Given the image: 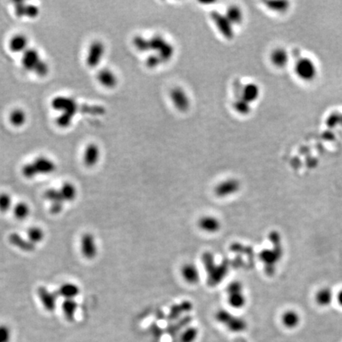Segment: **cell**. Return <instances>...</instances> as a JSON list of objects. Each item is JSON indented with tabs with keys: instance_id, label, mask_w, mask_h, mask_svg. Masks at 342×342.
Instances as JSON below:
<instances>
[{
	"instance_id": "cell-1",
	"label": "cell",
	"mask_w": 342,
	"mask_h": 342,
	"mask_svg": "<svg viewBox=\"0 0 342 342\" xmlns=\"http://www.w3.org/2000/svg\"><path fill=\"white\" fill-rule=\"evenodd\" d=\"M202 260L204 261V266L206 268L208 284H210L211 286H216V284H218L223 280L224 276H226L228 271L227 266L215 263L214 257L211 253H205L203 256Z\"/></svg>"
},
{
	"instance_id": "cell-2",
	"label": "cell",
	"mask_w": 342,
	"mask_h": 342,
	"mask_svg": "<svg viewBox=\"0 0 342 342\" xmlns=\"http://www.w3.org/2000/svg\"><path fill=\"white\" fill-rule=\"evenodd\" d=\"M216 321L220 324L226 326L228 330L233 333H242L247 328V323L241 317L234 315L232 313L225 310L220 309L217 310L215 314Z\"/></svg>"
},
{
	"instance_id": "cell-3",
	"label": "cell",
	"mask_w": 342,
	"mask_h": 342,
	"mask_svg": "<svg viewBox=\"0 0 342 342\" xmlns=\"http://www.w3.org/2000/svg\"><path fill=\"white\" fill-rule=\"evenodd\" d=\"M228 303L232 308L239 310L246 306V297L242 283L234 280L228 284L226 289Z\"/></svg>"
},
{
	"instance_id": "cell-4",
	"label": "cell",
	"mask_w": 342,
	"mask_h": 342,
	"mask_svg": "<svg viewBox=\"0 0 342 342\" xmlns=\"http://www.w3.org/2000/svg\"><path fill=\"white\" fill-rule=\"evenodd\" d=\"M210 16L220 34L228 40H231L234 36V26L228 20L225 14H223L217 10H212Z\"/></svg>"
},
{
	"instance_id": "cell-5",
	"label": "cell",
	"mask_w": 342,
	"mask_h": 342,
	"mask_svg": "<svg viewBox=\"0 0 342 342\" xmlns=\"http://www.w3.org/2000/svg\"><path fill=\"white\" fill-rule=\"evenodd\" d=\"M295 70L299 78L304 81H311L316 77V65L309 58L300 59L296 63Z\"/></svg>"
},
{
	"instance_id": "cell-6",
	"label": "cell",
	"mask_w": 342,
	"mask_h": 342,
	"mask_svg": "<svg viewBox=\"0 0 342 342\" xmlns=\"http://www.w3.org/2000/svg\"><path fill=\"white\" fill-rule=\"evenodd\" d=\"M241 184L236 178H228L221 181L214 188V193L219 198H226L235 194L240 190Z\"/></svg>"
},
{
	"instance_id": "cell-7",
	"label": "cell",
	"mask_w": 342,
	"mask_h": 342,
	"mask_svg": "<svg viewBox=\"0 0 342 342\" xmlns=\"http://www.w3.org/2000/svg\"><path fill=\"white\" fill-rule=\"evenodd\" d=\"M80 251L86 259L92 260L96 258L98 246L96 238L92 233L86 232L80 238Z\"/></svg>"
},
{
	"instance_id": "cell-8",
	"label": "cell",
	"mask_w": 342,
	"mask_h": 342,
	"mask_svg": "<svg viewBox=\"0 0 342 342\" xmlns=\"http://www.w3.org/2000/svg\"><path fill=\"white\" fill-rule=\"evenodd\" d=\"M170 98L172 104L179 112L186 113L190 110V97L186 90L180 86H175L171 89Z\"/></svg>"
},
{
	"instance_id": "cell-9",
	"label": "cell",
	"mask_w": 342,
	"mask_h": 342,
	"mask_svg": "<svg viewBox=\"0 0 342 342\" xmlns=\"http://www.w3.org/2000/svg\"><path fill=\"white\" fill-rule=\"evenodd\" d=\"M105 52H106L105 44L100 40H94L89 47L88 52L86 55V64L90 68H96L100 64L101 61L104 57Z\"/></svg>"
},
{
	"instance_id": "cell-10",
	"label": "cell",
	"mask_w": 342,
	"mask_h": 342,
	"mask_svg": "<svg viewBox=\"0 0 342 342\" xmlns=\"http://www.w3.org/2000/svg\"><path fill=\"white\" fill-rule=\"evenodd\" d=\"M197 227L207 234H216L221 230L222 223L218 217L213 215H204L199 218Z\"/></svg>"
},
{
	"instance_id": "cell-11",
	"label": "cell",
	"mask_w": 342,
	"mask_h": 342,
	"mask_svg": "<svg viewBox=\"0 0 342 342\" xmlns=\"http://www.w3.org/2000/svg\"><path fill=\"white\" fill-rule=\"evenodd\" d=\"M181 276L182 279L187 284L191 285H195L200 282V269L198 267L192 263V262H186L182 265L180 269Z\"/></svg>"
},
{
	"instance_id": "cell-12",
	"label": "cell",
	"mask_w": 342,
	"mask_h": 342,
	"mask_svg": "<svg viewBox=\"0 0 342 342\" xmlns=\"http://www.w3.org/2000/svg\"><path fill=\"white\" fill-rule=\"evenodd\" d=\"M52 107L55 110L62 113L74 115L78 110V105L72 98L64 96H57L52 101Z\"/></svg>"
},
{
	"instance_id": "cell-13",
	"label": "cell",
	"mask_w": 342,
	"mask_h": 342,
	"mask_svg": "<svg viewBox=\"0 0 342 342\" xmlns=\"http://www.w3.org/2000/svg\"><path fill=\"white\" fill-rule=\"evenodd\" d=\"M38 298L42 304L47 311L52 312L56 309V302H57V294L56 292H51L49 289L45 287H40L38 289Z\"/></svg>"
},
{
	"instance_id": "cell-14",
	"label": "cell",
	"mask_w": 342,
	"mask_h": 342,
	"mask_svg": "<svg viewBox=\"0 0 342 342\" xmlns=\"http://www.w3.org/2000/svg\"><path fill=\"white\" fill-rule=\"evenodd\" d=\"M100 149L95 144H90L85 148L83 154V162L85 166L89 168H92L98 164L100 159Z\"/></svg>"
},
{
	"instance_id": "cell-15",
	"label": "cell",
	"mask_w": 342,
	"mask_h": 342,
	"mask_svg": "<svg viewBox=\"0 0 342 342\" xmlns=\"http://www.w3.org/2000/svg\"><path fill=\"white\" fill-rule=\"evenodd\" d=\"M37 175L39 174H50L54 172L56 169L55 162L47 157L40 156L32 162Z\"/></svg>"
},
{
	"instance_id": "cell-16",
	"label": "cell",
	"mask_w": 342,
	"mask_h": 342,
	"mask_svg": "<svg viewBox=\"0 0 342 342\" xmlns=\"http://www.w3.org/2000/svg\"><path fill=\"white\" fill-rule=\"evenodd\" d=\"M97 78L99 83L106 88H114L118 83V78L116 75L108 68H103L99 71Z\"/></svg>"
},
{
	"instance_id": "cell-17",
	"label": "cell",
	"mask_w": 342,
	"mask_h": 342,
	"mask_svg": "<svg viewBox=\"0 0 342 342\" xmlns=\"http://www.w3.org/2000/svg\"><path fill=\"white\" fill-rule=\"evenodd\" d=\"M8 240L12 246L25 252H33L36 248V246L33 244L28 238L22 237L18 233L10 234L8 237Z\"/></svg>"
},
{
	"instance_id": "cell-18",
	"label": "cell",
	"mask_w": 342,
	"mask_h": 342,
	"mask_svg": "<svg viewBox=\"0 0 342 342\" xmlns=\"http://www.w3.org/2000/svg\"><path fill=\"white\" fill-rule=\"evenodd\" d=\"M281 323L288 330H294L300 326L301 318L296 310H288L281 315Z\"/></svg>"
},
{
	"instance_id": "cell-19",
	"label": "cell",
	"mask_w": 342,
	"mask_h": 342,
	"mask_svg": "<svg viewBox=\"0 0 342 342\" xmlns=\"http://www.w3.org/2000/svg\"><path fill=\"white\" fill-rule=\"evenodd\" d=\"M80 293V288L74 283H64L56 292L57 296L64 300H75Z\"/></svg>"
},
{
	"instance_id": "cell-20",
	"label": "cell",
	"mask_w": 342,
	"mask_h": 342,
	"mask_svg": "<svg viewBox=\"0 0 342 342\" xmlns=\"http://www.w3.org/2000/svg\"><path fill=\"white\" fill-rule=\"evenodd\" d=\"M40 60V55L38 51L34 48H29L23 53L22 65L26 70L34 71V68Z\"/></svg>"
},
{
	"instance_id": "cell-21",
	"label": "cell",
	"mask_w": 342,
	"mask_h": 342,
	"mask_svg": "<svg viewBox=\"0 0 342 342\" xmlns=\"http://www.w3.org/2000/svg\"><path fill=\"white\" fill-rule=\"evenodd\" d=\"M260 88L255 83H248L242 88L240 98L251 104L260 96Z\"/></svg>"
},
{
	"instance_id": "cell-22",
	"label": "cell",
	"mask_w": 342,
	"mask_h": 342,
	"mask_svg": "<svg viewBox=\"0 0 342 342\" xmlns=\"http://www.w3.org/2000/svg\"><path fill=\"white\" fill-rule=\"evenodd\" d=\"M28 39L23 34H17L12 37L9 42V47L11 52H22L27 50Z\"/></svg>"
},
{
	"instance_id": "cell-23",
	"label": "cell",
	"mask_w": 342,
	"mask_h": 342,
	"mask_svg": "<svg viewBox=\"0 0 342 342\" xmlns=\"http://www.w3.org/2000/svg\"><path fill=\"white\" fill-rule=\"evenodd\" d=\"M271 61L277 68H284L288 64L289 56L284 48H276L271 53Z\"/></svg>"
},
{
	"instance_id": "cell-24",
	"label": "cell",
	"mask_w": 342,
	"mask_h": 342,
	"mask_svg": "<svg viewBox=\"0 0 342 342\" xmlns=\"http://www.w3.org/2000/svg\"><path fill=\"white\" fill-rule=\"evenodd\" d=\"M225 15L234 26L240 25L244 19V14H243L242 8L236 5L229 6L227 9Z\"/></svg>"
},
{
	"instance_id": "cell-25",
	"label": "cell",
	"mask_w": 342,
	"mask_h": 342,
	"mask_svg": "<svg viewBox=\"0 0 342 342\" xmlns=\"http://www.w3.org/2000/svg\"><path fill=\"white\" fill-rule=\"evenodd\" d=\"M59 190L65 203L72 202L77 198V194H78L77 188L71 182H65Z\"/></svg>"
},
{
	"instance_id": "cell-26",
	"label": "cell",
	"mask_w": 342,
	"mask_h": 342,
	"mask_svg": "<svg viewBox=\"0 0 342 342\" xmlns=\"http://www.w3.org/2000/svg\"><path fill=\"white\" fill-rule=\"evenodd\" d=\"M62 312L67 320H74L78 310V303L75 300H64L62 304Z\"/></svg>"
},
{
	"instance_id": "cell-27",
	"label": "cell",
	"mask_w": 342,
	"mask_h": 342,
	"mask_svg": "<svg viewBox=\"0 0 342 342\" xmlns=\"http://www.w3.org/2000/svg\"><path fill=\"white\" fill-rule=\"evenodd\" d=\"M44 237H45V233L44 230L39 227H32L27 230V238L35 246L42 242Z\"/></svg>"
},
{
	"instance_id": "cell-28",
	"label": "cell",
	"mask_w": 342,
	"mask_h": 342,
	"mask_svg": "<svg viewBox=\"0 0 342 342\" xmlns=\"http://www.w3.org/2000/svg\"><path fill=\"white\" fill-rule=\"evenodd\" d=\"M13 212L15 218L19 220H24L28 218L30 214V208L26 202H18L14 205Z\"/></svg>"
},
{
	"instance_id": "cell-29",
	"label": "cell",
	"mask_w": 342,
	"mask_h": 342,
	"mask_svg": "<svg viewBox=\"0 0 342 342\" xmlns=\"http://www.w3.org/2000/svg\"><path fill=\"white\" fill-rule=\"evenodd\" d=\"M315 300L319 306H328L333 300L332 292L328 288H322L317 292Z\"/></svg>"
},
{
	"instance_id": "cell-30",
	"label": "cell",
	"mask_w": 342,
	"mask_h": 342,
	"mask_svg": "<svg viewBox=\"0 0 342 342\" xmlns=\"http://www.w3.org/2000/svg\"><path fill=\"white\" fill-rule=\"evenodd\" d=\"M10 122L15 127H20L25 124L26 120V115L23 110L16 109L13 110L10 114Z\"/></svg>"
},
{
	"instance_id": "cell-31",
	"label": "cell",
	"mask_w": 342,
	"mask_h": 342,
	"mask_svg": "<svg viewBox=\"0 0 342 342\" xmlns=\"http://www.w3.org/2000/svg\"><path fill=\"white\" fill-rule=\"evenodd\" d=\"M159 58L162 60V63L169 62L174 54V47L172 44H170L168 41L166 42L164 46L161 48L156 53Z\"/></svg>"
},
{
	"instance_id": "cell-32",
	"label": "cell",
	"mask_w": 342,
	"mask_h": 342,
	"mask_svg": "<svg viewBox=\"0 0 342 342\" xmlns=\"http://www.w3.org/2000/svg\"><path fill=\"white\" fill-rule=\"evenodd\" d=\"M44 198L48 200L51 204H64V199H63L60 190L56 189H49L44 192Z\"/></svg>"
},
{
	"instance_id": "cell-33",
	"label": "cell",
	"mask_w": 342,
	"mask_h": 342,
	"mask_svg": "<svg viewBox=\"0 0 342 342\" xmlns=\"http://www.w3.org/2000/svg\"><path fill=\"white\" fill-rule=\"evenodd\" d=\"M167 42V40L165 39L160 34H156L149 39V43H150L151 51L154 52V53H157L158 51L160 50L162 47L164 46L165 44Z\"/></svg>"
},
{
	"instance_id": "cell-34",
	"label": "cell",
	"mask_w": 342,
	"mask_h": 342,
	"mask_svg": "<svg viewBox=\"0 0 342 342\" xmlns=\"http://www.w3.org/2000/svg\"><path fill=\"white\" fill-rule=\"evenodd\" d=\"M133 45L135 48L140 52H146L151 50L150 43H149V39L144 38L143 36L134 37L133 40H132Z\"/></svg>"
},
{
	"instance_id": "cell-35",
	"label": "cell",
	"mask_w": 342,
	"mask_h": 342,
	"mask_svg": "<svg viewBox=\"0 0 342 342\" xmlns=\"http://www.w3.org/2000/svg\"><path fill=\"white\" fill-rule=\"evenodd\" d=\"M198 337V330L195 327H190L183 331L180 336L181 342H195Z\"/></svg>"
},
{
	"instance_id": "cell-36",
	"label": "cell",
	"mask_w": 342,
	"mask_h": 342,
	"mask_svg": "<svg viewBox=\"0 0 342 342\" xmlns=\"http://www.w3.org/2000/svg\"><path fill=\"white\" fill-rule=\"evenodd\" d=\"M12 198L10 194L6 192L0 193V212L6 213L12 208Z\"/></svg>"
},
{
	"instance_id": "cell-37",
	"label": "cell",
	"mask_w": 342,
	"mask_h": 342,
	"mask_svg": "<svg viewBox=\"0 0 342 342\" xmlns=\"http://www.w3.org/2000/svg\"><path fill=\"white\" fill-rule=\"evenodd\" d=\"M234 109L237 113L241 115H247L251 110L250 103L243 100L242 98H238L234 103Z\"/></svg>"
},
{
	"instance_id": "cell-38",
	"label": "cell",
	"mask_w": 342,
	"mask_h": 342,
	"mask_svg": "<svg viewBox=\"0 0 342 342\" xmlns=\"http://www.w3.org/2000/svg\"><path fill=\"white\" fill-rule=\"evenodd\" d=\"M267 6L271 10L277 11V12H284L288 10L289 7V2L287 1H273V2H267Z\"/></svg>"
},
{
	"instance_id": "cell-39",
	"label": "cell",
	"mask_w": 342,
	"mask_h": 342,
	"mask_svg": "<svg viewBox=\"0 0 342 342\" xmlns=\"http://www.w3.org/2000/svg\"><path fill=\"white\" fill-rule=\"evenodd\" d=\"M74 115L68 113H62L56 119V124L60 128H68L72 124Z\"/></svg>"
},
{
	"instance_id": "cell-40",
	"label": "cell",
	"mask_w": 342,
	"mask_h": 342,
	"mask_svg": "<svg viewBox=\"0 0 342 342\" xmlns=\"http://www.w3.org/2000/svg\"><path fill=\"white\" fill-rule=\"evenodd\" d=\"M342 114L339 113H333L327 117L326 124L329 128H336L339 124H342Z\"/></svg>"
},
{
	"instance_id": "cell-41",
	"label": "cell",
	"mask_w": 342,
	"mask_h": 342,
	"mask_svg": "<svg viewBox=\"0 0 342 342\" xmlns=\"http://www.w3.org/2000/svg\"><path fill=\"white\" fill-rule=\"evenodd\" d=\"M11 330L7 325H0V342H10Z\"/></svg>"
},
{
	"instance_id": "cell-42",
	"label": "cell",
	"mask_w": 342,
	"mask_h": 342,
	"mask_svg": "<svg viewBox=\"0 0 342 342\" xmlns=\"http://www.w3.org/2000/svg\"><path fill=\"white\" fill-rule=\"evenodd\" d=\"M161 64H162V60L159 58V56L156 53H152L148 56L146 60V65L148 68H157Z\"/></svg>"
},
{
	"instance_id": "cell-43",
	"label": "cell",
	"mask_w": 342,
	"mask_h": 342,
	"mask_svg": "<svg viewBox=\"0 0 342 342\" xmlns=\"http://www.w3.org/2000/svg\"><path fill=\"white\" fill-rule=\"evenodd\" d=\"M48 71H49V68H48V65L47 64V63L40 60V61L38 62V64H37L36 67L34 68L33 72H35L38 76H45L48 74Z\"/></svg>"
},
{
	"instance_id": "cell-44",
	"label": "cell",
	"mask_w": 342,
	"mask_h": 342,
	"mask_svg": "<svg viewBox=\"0 0 342 342\" xmlns=\"http://www.w3.org/2000/svg\"><path fill=\"white\" fill-rule=\"evenodd\" d=\"M39 14V9L38 6L32 4H26V8H25V16L28 18H36Z\"/></svg>"
},
{
	"instance_id": "cell-45",
	"label": "cell",
	"mask_w": 342,
	"mask_h": 342,
	"mask_svg": "<svg viewBox=\"0 0 342 342\" xmlns=\"http://www.w3.org/2000/svg\"><path fill=\"white\" fill-rule=\"evenodd\" d=\"M14 6H15V14L18 18H22L25 16V8H26V4L24 2H14Z\"/></svg>"
},
{
	"instance_id": "cell-46",
	"label": "cell",
	"mask_w": 342,
	"mask_h": 342,
	"mask_svg": "<svg viewBox=\"0 0 342 342\" xmlns=\"http://www.w3.org/2000/svg\"><path fill=\"white\" fill-rule=\"evenodd\" d=\"M338 302L341 306H342V290L338 295Z\"/></svg>"
},
{
	"instance_id": "cell-47",
	"label": "cell",
	"mask_w": 342,
	"mask_h": 342,
	"mask_svg": "<svg viewBox=\"0 0 342 342\" xmlns=\"http://www.w3.org/2000/svg\"></svg>"
}]
</instances>
